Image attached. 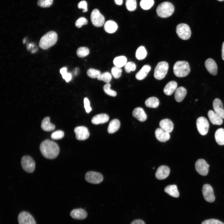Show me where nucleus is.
I'll return each mask as SVG.
<instances>
[{"mask_svg":"<svg viewBox=\"0 0 224 224\" xmlns=\"http://www.w3.org/2000/svg\"><path fill=\"white\" fill-rule=\"evenodd\" d=\"M122 70L120 68L116 66L113 67L111 70L113 76L115 78H119L121 75Z\"/></svg>","mask_w":224,"mask_h":224,"instance_id":"40","label":"nucleus"},{"mask_svg":"<svg viewBox=\"0 0 224 224\" xmlns=\"http://www.w3.org/2000/svg\"><path fill=\"white\" fill-rule=\"evenodd\" d=\"M89 53V50L88 48L85 47L79 48L77 51V56L81 58L84 57L88 55Z\"/></svg>","mask_w":224,"mask_h":224,"instance_id":"37","label":"nucleus"},{"mask_svg":"<svg viewBox=\"0 0 224 224\" xmlns=\"http://www.w3.org/2000/svg\"><path fill=\"white\" fill-rule=\"evenodd\" d=\"M126 58L124 56L115 57L114 59L113 63L115 66L121 68L124 66L127 63Z\"/></svg>","mask_w":224,"mask_h":224,"instance_id":"33","label":"nucleus"},{"mask_svg":"<svg viewBox=\"0 0 224 224\" xmlns=\"http://www.w3.org/2000/svg\"><path fill=\"white\" fill-rule=\"evenodd\" d=\"M53 0H38L37 3L38 6L42 7H49L53 3Z\"/></svg>","mask_w":224,"mask_h":224,"instance_id":"43","label":"nucleus"},{"mask_svg":"<svg viewBox=\"0 0 224 224\" xmlns=\"http://www.w3.org/2000/svg\"><path fill=\"white\" fill-rule=\"evenodd\" d=\"M109 119V116L105 114H101L96 115L92 119L91 122L95 124H104L107 122Z\"/></svg>","mask_w":224,"mask_h":224,"instance_id":"23","label":"nucleus"},{"mask_svg":"<svg viewBox=\"0 0 224 224\" xmlns=\"http://www.w3.org/2000/svg\"><path fill=\"white\" fill-rule=\"evenodd\" d=\"M187 94V91L183 87L180 86L176 89L175 93V98L176 101L180 102L182 101Z\"/></svg>","mask_w":224,"mask_h":224,"instance_id":"26","label":"nucleus"},{"mask_svg":"<svg viewBox=\"0 0 224 224\" xmlns=\"http://www.w3.org/2000/svg\"><path fill=\"white\" fill-rule=\"evenodd\" d=\"M18 220L19 224H36L33 216L29 212L23 211L18 215Z\"/></svg>","mask_w":224,"mask_h":224,"instance_id":"13","label":"nucleus"},{"mask_svg":"<svg viewBox=\"0 0 224 224\" xmlns=\"http://www.w3.org/2000/svg\"><path fill=\"white\" fill-rule=\"evenodd\" d=\"M202 193L204 198L207 202L212 203L215 201V198L213 189L210 185L204 184L202 188Z\"/></svg>","mask_w":224,"mask_h":224,"instance_id":"12","label":"nucleus"},{"mask_svg":"<svg viewBox=\"0 0 224 224\" xmlns=\"http://www.w3.org/2000/svg\"><path fill=\"white\" fill-rule=\"evenodd\" d=\"M77 139L84 140L87 139L90 134L87 128L85 126H80L76 127L74 129Z\"/></svg>","mask_w":224,"mask_h":224,"instance_id":"14","label":"nucleus"},{"mask_svg":"<svg viewBox=\"0 0 224 224\" xmlns=\"http://www.w3.org/2000/svg\"><path fill=\"white\" fill-rule=\"evenodd\" d=\"M97 79L99 80L103 81L105 82L108 83L111 80L112 76L109 72H105L102 74L101 73L97 77Z\"/></svg>","mask_w":224,"mask_h":224,"instance_id":"36","label":"nucleus"},{"mask_svg":"<svg viewBox=\"0 0 224 224\" xmlns=\"http://www.w3.org/2000/svg\"><path fill=\"white\" fill-rule=\"evenodd\" d=\"M147 55V52L145 48L143 46L139 47L137 49L135 56L136 58L139 60L144 59Z\"/></svg>","mask_w":224,"mask_h":224,"instance_id":"34","label":"nucleus"},{"mask_svg":"<svg viewBox=\"0 0 224 224\" xmlns=\"http://www.w3.org/2000/svg\"><path fill=\"white\" fill-rule=\"evenodd\" d=\"M176 31L179 37L183 40L189 39L191 35L189 27L187 24L180 23L176 26Z\"/></svg>","mask_w":224,"mask_h":224,"instance_id":"6","label":"nucleus"},{"mask_svg":"<svg viewBox=\"0 0 224 224\" xmlns=\"http://www.w3.org/2000/svg\"><path fill=\"white\" fill-rule=\"evenodd\" d=\"M84 107L86 112L87 113H89L92 110V109L90 106V101L87 98H85L84 100Z\"/></svg>","mask_w":224,"mask_h":224,"instance_id":"47","label":"nucleus"},{"mask_svg":"<svg viewBox=\"0 0 224 224\" xmlns=\"http://www.w3.org/2000/svg\"><path fill=\"white\" fill-rule=\"evenodd\" d=\"M133 116L141 122L145 121L147 119V115L143 109L140 107L135 108L132 112Z\"/></svg>","mask_w":224,"mask_h":224,"instance_id":"22","label":"nucleus"},{"mask_svg":"<svg viewBox=\"0 0 224 224\" xmlns=\"http://www.w3.org/2000/svg\"><path fill=\"white\" fill-rule=\"evenodd\" d=\"M196 126L199 133L202 135H205L208 133L209 124L207 119L203 117L198 118L196 121Z\"/></svg>","mask_w":224,"mask_h":224,"instance_id":"8","label":"nucleus"},{"mask_svg":"<svg viewBox=\"0 0 224 224\" xmlns=\"http://www.w3.org/2000/svg\"><path fill=\"white\" fill-rule=\"evenodd\" d=\"M215 138L216 142L220 145H224V129H217L215 133Z\"/></svg>","mask_w":224,"mask_h":224,"instance_id":"31","label":"nucleus"},{"mask_svg":"<svg viewBox=\"0 0 224 224\" xmlns=\"http://www.w3.org/2000/svg\"><path fill=\"white\" fill-rule=\"evenodd\" d=\"M208 115L210 122L212 124L220 125L222 124V119L215 111L209 110L208 113Z\"/></svg>","mask_w":224,"mask_h":224,"instance_id":"19","label":"nucleus"},{"mask_svg":"<svg viewBox=\"0 0 224 224\" xmlns=\"http://www.w3.org/2000/svg\"><path fill=\"white\" fill-rule=\"evenodd\" d=\"M213 107L214 111L222 119H224V109L221 100L215 98L213 102Z\"/></svg>","mask_w":224,"mask_h":224,"instance_id":"17","label":"nucleus"},{"mask_svg":"<svg viewBox=\"0 0 224 224\" xmlns=\"http://www.w3.org/2000/svg\"><path fill=\"white\" fill-rule=\"evenodd\" d=\"M125 5L127 9L130 11H134L137 7L136 0H126Z\"/></svg>","mask_w":224,"mask_h":224,"instance_id":"38","label":"nucleus"},{"mask_svg":"<svg viewBox=\"0 0 224 224\" xmlns=\"http://www.w3.org/2000/svg\"><path fill=\"white\" fill-rule=\"evenodd\" d=\"M87 20L86 18L81 17L76 21L75 25L76 27L79 28L84 25L87 24Z\"/></svg>","mask_w":224,"mask_h":224,"instance_id":"45","label":"nucleus"},{"mask_svg":"<svg viewBox=\"0 0 224 224\" xmlns=\"http://www.w3.org/2000/svg\"><path fill=\"white\" fill-rule=\"evenodd\" d=\"M160 128L168 133L171 132L174 128V124L169 119H166L161 120L159 123Z\"/></svg>","mask_w":224,"mask_h":224,"instance_id":"21","label":"nucleus"},{"mask_svg":"<svg viewBox=\"0 0 224 224\" xmlns=\"http://www.w3.org/2000/svg\"><path fill=\"white\" fill-rule=\"evenodd\" d=\"M60 72L62 75V77L64 76L68 73L67 72V68L66 67L62 68L60 69Z\"/></svg>","mask_w":224,"mask_h":224,"instance_id":"50","label":"nucleus"},{"mask_svg":"<svg viewBox=\"0 0 224 224\" xmlns=\"http://www.w3.org/2000/svg\"><path fill=\"white\" fill-rule=\"evenodd\" d=\"M120 126V122L119 120L113 119L110 123L108 128V132L110 133H113L119 129Z\"/></svg>","mask_w":224,"mask_h":224,"instance_id":"30","label":"nucleus"},{"mask_svg":"<svg viewBox=\"0 0 224 224\" xmlns=\"http://www.w3.org/2000/svg\"><path fill=\"white\" fill-rule=\"evenodd\" d=\"M169 68L168 63L165 61L159 62L155 68L154 76L157 80L163 79L167 73Z\"/></svg>","mask_w":224,"mask_h":224,"instance_id":"5","label":"nucleus"},{"mask_svg":"<svg viewBox=\"0 0 224 224\" xmlns=\"http://www.w3.org/2000/svg\"><path fill=\"white\" fill-rule=\"evenodd\" d=\"M205 67L208 72L211 74L215 76L217 73V66L215 61L211 58L207 59L205 62Z\"/></svg>","mask_w":224,"mask_h":224,"instance_id":"16","label":"nucleus"},{"mask_svg":"<svg viewBox=\"0 0 224 224\" xmlns=\"http://www.w3.org/2000/svg\"><path fill=\"white\" fill-rule=\"evenodd\" d=\"M115 3L118 5H120L122 4L123 0H114Z\"/></svg>","mask_w":224,"mask_h":224,"instance_id":"53","label":"nucleus"},{"mask_svg":"<svg viewBox=\"0 0 224 224\" xmlns=\"http://www.w3.org/2000/svg\"><path fill=\"white\" fill-rule=\"evenodd\" d=\"M41 128L44 131H49L54 130L55 128V126L50 123L49 118L47 117L43 120L41 124Z\"/></svg>","mask_w":224,"mask_h":224,"instance_id":"28","label":"nucleus"},{"mask_svg":"<svg viewBox=\"0 0 224 224\" xmlns=\"http://www.w3.org/2000/svg\"><path fill=\"white\" fill-rule=\"evenodd\" d=\"M67 82L70 81L72 78V74L69 72H68L65 75L62 77Z\"/></svg>","mask_w":224,"mask_h":224,"instance_id":"49","label":"nucleus"},{"mask_svg":"<svg viewBox=\"0 0 224 224\" xmlns=\"http://www.w3.org/2000/svg\"><path fill=\"white\" fill-rule=\"evenodd\" d=\"M64 136V133L62 130H58L53 133L51 135V138L57 140L62 138Z\"/></svg>","mask_w":224,"mask_h":224,"instance_id":"44","label":"nucleus"},{"mask_svg":"<svg viewBox=\"0 0 224 224\" xmlns=\"http://www.w3.org/2000/svg\"><path fill=\"white\" fill-rule=\"evenodd\" d=\"M164 191L174 197L178 198L179 196L177 187L175 185H170L166 186L164 189Z\"/></svg>","mask_w":224,"mask_h":224,"instance_id":"29","label":"nucleus"},{"mask_svg":"<svg viewBox=\"0 0 224 224\" xmlns=\"http://www.w3.org/2000/svg\"><path fill=\"white\" fill-rule=\"evenodd\" d=\"M91 19L92 24L97 27H100L104 23L105 18L98 10L94 9L91 15Z\"/></svg>","mask_w":224,"mask_h":224,"instance_id":"7","label":"nucleus"},{"mask_svg":"<svg viewBox=\"0 0 224 224\" xmlns=\"http://www.w3.org/2000/svg\"><path fill=\"white\" fill-rule=\"evenodd\" d=\"M151 70L150 66L148 65H144L141 69L136 74V78L138 80H142L147 76Z\"/></svg>","mask_w":224,"mask_h":224,"instance_id":"27","label":"nucleus"},{"mask_svg":"<svg viewBox=\"0 0 224 224\" xmlns=\"http://www.w3.org/2000/svg\"><path fill=\"white\" fill-rule=\"evenodd\" d=\"M174 11L173 5L169 2H164L157 6L156 12L157 15L162 18H166L171 16Z\"/></svg>","mask_w":224,"mask_h":224,"instance_id":"4","label":"nucleus"},{"mask_svg":"<svg viewBox=\"0 0 224 224\" xmlns=\"http://www.w3.org/2000/svg\"><path fill=\"white\" fill-rule=\"evenodd\" d=\"M170 173V169L166 166H161L157 169L155 174L156 178L159 180L166 178Z\"/></svg>","mask_w":224,"mask_h":224,"instance_id":"15","label":"nucleus"},{"mask_svg":"<svg viewBox=\"0 0 224 224\" xmlns=\"http://www.w3.org/2000/svg\"><path fill=\"white\" fill-rule=\"evenodd\" d=\"M201 224H224V223L218 220L211 219L203 221Z\"/></svg>","mask_w":224,"mask_h":224,"instance_id":"46","label":"nucleus"},{"mask_svg":"<svg viewBox=\"0 0 224 224\" xmlns=\"http://www.w3.org/2000/svg\"><path fill=\"white\" fill-rule=\"evenodd\" d=\"M101 74L100 71L93 68H90L87 72V75L92 78H97Z\"/></svg>","mask_w":224,"mask_h":224,"instance_id":"39","label":"nucleus"},{"mask_svg":"<svg viewBox=\"0 0 224 224\" xmlns=\"http://www.w3.org/2000/svg\"><path fill=\"white\" fill-rule=\"evenodd\" d=\"M131 224H145V223L141 220L137 219L133 221Z\"/></svg>","mask_w":224,"mask_h":224,"instance_id":"51","label":"nucleus"},{"mask_svg":"<svg viewBox=\"0 0 224 224\" xmlns=\"http://www.w3.org/2000/svg\"><path fill=\"white\" fill-rule=\"evenodd\" d=\"M145 104L147 107L155 108L159 106V101L157 98L152 97L147 99L146 100Z\"/></svg>","mask_w":224,"mask_h":224,"instance_id":"32","label":"nucleus"},{"mask_svg":"<svg viewBox=\"0 0 224 224\" xmlns=\"http://www.w3.org/2000/svg\"><path fill=\"white\" fill-rule=\"evenodd\" d=\"M154 4L153 0H141L140 3L141 7L145 10L150 9L152 7Z\"/></svg>","mask_w":224,"mask_h":224,"instance_id":"35","label":"nucleus"},{"mask_svg":"<svg viewBox=\"0 0 224 224\" xmlns=\"http://www.w3.org/2000/svg\"><path fill=\"white\" fill-rule=\"evenodd\" d=\"M173 72L175 75L178 77H183L188 75L189 73L190 69L188 63L182 61L176 62L173 67Z\"/></svg>","mask_w":224,"mask_h":224,"instance_id":"3","label":"nucleus"},{"mask_svg":"<svg viewBox=\"0 0 224 224\" xmlns=\"http://www.w3.org/2000/svg\"><path fill=\"white\" fill-rule=\"evenodd\" d=\"M124 69L126 72L129 73L131 71H134L136 70V65L133 62H128L124 65Z\"/></svg>","mask_w":224,"mask_h":224,"instance_id":"42","label":"nucleus"},{"mask_svg":"<svg viewBox=\"0 0 224 224\" xmlns=\"http://www.w3.org/2000/svg\"><path fill=\"white\" fill-rule=\"evenodd\" d=\"M21 164L22 168L26 172L32 173L35 168V162L33 159L30 156H26L21 158Z\"/></svg>","mask_w":224,"mask_h":224,"instance_id":"9","label":"nucleus"},{"mask_svg":"<svg viewBox=\"0 0 224 224\" xmlns=\"http://www.w3.org/2000/svg\"><path fill=\"white\" fill-rule=\"evenodd\" d=\"M222 59L224 60V42L223 43L222 49Z\"/></svg>","mask_w":224,"mask_h":224,"instance_id":"52","label":"nucleus"},{"mask_svg":"<svg viewBox=\"0 0 224 224\" xmlns=\"http://www.w3.org/2000/svg\"><path fill=\"white\" fill-rule=\"evenodd\" d=\"M177 87V84L175 81L169 82L166 85L163 89L164 93L167 96L172 95L176 90Z\"/></svg>","mask_w":224,"mask_h":224,"instance_id":"24","label":"nucleus"},{"mask_svg":"<svg viewBox=\"0 0 224 224\" xmlns=\"http://www.w3.org/2000/svg\"><path fill=\"white\" fill-rule=\"evenodd\" d=\"M86 180L88 182L93 184H98L103 180L102 175L100 173L93 171L87 172L85 175Z\"/></svg>","mask_w":224,"mask_h":224,"instance_id":"10","label":"nucleus"},{"mask_svg":"<svg viewBox=\"0 0 224 224\" xmlns=\"http://www.w3.org/2000/svg\"><path fill=\"white\" fill-rule=\"evenodd\" d=\"M197 100H197V99H196V101H197Z\"/></svg>","mask_w":224,"mask_h":224,"instance_id":"56","label":"nucleus"},{"mask_svg":"<svg viewBox=\"0 0 224 224\" xmlns=\"http://www.w3.org/2000/svg\"><path fill=\"white\" fill-rule=\"evenodd\" d=\"M218 0V1H221H221H224V0Z\"/></svg>","mask_w":224,"mask_h":224,"instance_id":"55","label":"nucleus"},{"mask_svg":"<svg viewBox=\"0 0 224 224\" xmlns=\"http://www.w3.org/2000/svg\"><path fill=\"white\" fill-rule=\"evenodd\" d=\"M118 28V25L114 21L109 20L106 21L104 25L105 30L109 33H113L115 32Z\"/></svg>","mask_w":224,"mask_h":224,"instance_id":"25","label":"nucleus"},{"mask_svg":"<svg viewBox=\"0 0 224 224\" xmlns=\"http://www.w3.org/2000/svg\"><path fill=\"white\" fill-rule=\"evenodd\" d=\"M58 39V35L55 32L49 31L43 36L39 42V46L42 49H46L54 45Z\"/></svg>","mask_w":224,"mask_h":224,"instance_id":"2","label":"nucleus"},{"mask_svg":"<svg viewBox=\"0 0 224 224\" xmlns=\"http://www.w3.org/2000/svg\"><path fill=\"white\" fill-rule=\"evenodd\" d=\"M209 165L203 159H199L195 163V168L196 171L200 175H206L208 172Z\"/></svg>","mask_w":224,"mask_h":224,"instance_id":"11","label":"nucleus"},{"mask_svg":"<svg viewBox=\"0 0 224 224\" xmlns=\"http://www.w3.org/2000/svg\"><path fill=\"white\" fill-rule=\"evenodd\" d=\"M71 216L77 219H83L87 216L86 211L82 208H77L72 210L70 213Z\"/></svg>","mask_w":224,"mask_h":224,"instance_id":"20","label":"nucleus"},{"mask_svg":"<svg viewBox=\"0 0 224 224\" xmlns=\"http://www.w3.org/2000/svg\"><path fill=\"white\" fill-rule=\"evenodd\" d=\"M110 83H107L104 86L103 90L107 95L112 96H115L117 94L116 92L110 88Z\"/></svg>","mask_w":224,"mask_h":224,"instance_id":"41","label":"nucleus"},{"mask_svg":"<svg viewBox=\"0 0 224 224\" xmlns=\"http://www.w3.org/2000/svg\"><path fill=\"white\" fill-rule=\"evenodd\" d=\"M155 135L157 139L161 142H165L170 138L169 133L164 131L161 128H157L155 131Z\"/></svg>","mask_w":224,"mask_h":224,"instance_id":"18","label":"nucleus"},{"mask_svg":"<svg viewBox=\"0 0 224 224\" xmlns=\"http://www.w3.org/2000/svg\"><path fill=\"white\" fill-rule=\"evenodd\" d=\"M78 7L79 8L82 9L83 12H86L87 11V3L85 1L80 2L78 3Z\"/></svg>","mask_w":224,"mask_h":224,"instance_id":"48","label":"nucleus"},{"mask_svg":"<svg viewBox=\"0 0 224 224\" xmlns=\"http://www.w3.org/2000/svg\"><path fill=\"white\" fill-rule=\"evenodd\" d=\"M78 70H79L78 68H75V69L74 71V74L75 75H76L77 74V72H78Z\"/></svg>","mask_w":224,"mask_h":224,"instance_id":"54","label":"nucleus"},{"mask_svg":"<svg viewBox=\"0 0 224 224\" xmlns=\"http://www.w3.org/2000/svg\"><path fill=\"white\" fill-rule=\"evenodd\" d=\"M40 148L42 155L48 159L55 158L59 152L58 145L54 141L48 139L43 141L40 144Z\"/></svg>","mask_w":224,"mask_h":224,"instance_id":"1","label":"nucleus"}]
</instances>
